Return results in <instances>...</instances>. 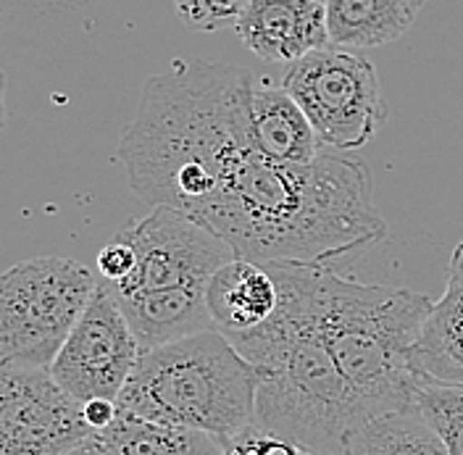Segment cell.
I'll list each match as a JSON object with an SVG mask.
<instances>
[{
  "mask_svg": "<svg viewBox=\"0 0 463 455\" xmlns=\"http://www.w3.org/2000/svg\"><path fill=\"white\" fill-rule=\"evenodd\" d=\"M253 140L263 156L282 164H308L318 156L317 137L308 116L282 85L259 80L250 103Z\"/></svg>",
  "mask_w": 463,
  "mask_h": 455,
  "instance_id": "5bb4252c",
  "label": "cell"
},
{
  "mask_svg": "<svg viewBox=\"0 0 463 455\" xmlns=\"http://www.w3.org/2000/svg\"><path fill=\"white\" fill-rule=\"evenodd\" d=\"M413 403L442 437L448 455H463V387L421 379Z\"/></svg>",
  "mask_w": 463,
  "mask_h": 455,
  "instance_id": "d6986e66",
  "label": "cell"
},
{
  "mask_svg": "<svg viewBox=\"0 0 463 455\" xmlns=\"http://www.w3.org/2000/svg\"><path fill=\"white\" fill-rule=\"evenodd\" d=\"M98 277L80 261L37 256L0 274V364L51 369Z\"/></svg>",
  "mask_w": 463,
  "mask_h": 455,
  "instance_id": "8992f818",
  "label": "cell"
},
{
  "mask_svg": "<svg viewBox=\"0 0 463 455\" xmlns=\"http://www.w3.org/2000/svg\"><path fill=\"white\" fill-rule=\"evenodd\" d=\"M317 3H326V0H317Z\"/></svg>",
  "mask_w": 463,
  "mask_h": 455,
  "instance_id": "83f0119b",
  "label": "cell"
},
{
  "mask_svg": "<svg viewBox=\"0 0 463 455\" xmlns=\"http://www.w3.org/2000/svg\"><path fill=\"white\" fill-rule=\"evenodd\" d=\"M427 0H326L329 40L337 48H382L413 27Z\"/></svg>",
  "mask_w": 463,
  "mask_h": 455,
  "instance_id": "2e32d148",
  "label": "cell"
},
{
  "mask_svg": "<svg viewBox=\"0 0 463 455\" xmlns=\"http://www.w3.org/2000/svg\"><path fill=\"white\" fill-rule=\"evenodd\" d=\"M63 455H109L103 450V445L92 437V440H87L82 445H77V448H71V450H66Z\"/></svg>",
  "mask_w": 463,
  "mask_h": 455,
  "instance_id": "d4e9b609",
  "label": "cell"
},
{
  "mask_svg": "<svg viewBox=\"0 0 463 455\" xmlns=\"http://www.w3.org/2000/svg\"><path fill=\"white\" fill-rule=\"evenodd\" d=\"M135 251V269L109 285L114 298L150 295L166 289H208L211 277L234 258L232 248L211 229L169 205H153L143 219H132L118 234Z\"/></svg>",
  "mask_w": 463,
  "mask_h": 455,
  "instance_id": "ba28073f",
  "label": "cell"
},
{
  "mask_svg": "<svg viewBox=\"0 0 463 455\" xmlns=\"http://www.w3.org/2000/svg\"><path fill=\"white\" fill-rule=\"evenodd\" d=\"M205 303L216 329L224 335H240L274 316L279 306V287L263 263L232 258L211 277Z\"/></svg>",
  "mask_w": 463,
  "mask_h": 455,
  "instance_id": "7c38bea8",
  "label": "cell"
},
{
  "mask_svg": "<svg viewBox=\"0 0 463 455\" xmlns=\"http://www.w3.org/2000/svg\"><path fill=\"white\" fill-rule=\"evenodd\" d=\"M453 256H458L463 261V242H458V245H456V251H453Z\"/></svg>",
  "mask_w": 463,
  "mask_h": 455,
  "instance_id": "4316f807",
  "label": "cell"
},
{
  "mask_svg": "<svg viewBox=\"0 0 463 455\" xmlns=\"http://www.w3.org/2000/svg\"><path fill=\"white\" fill-rule=\"evenodd\" d=\"M0 455H51L34 445L27 442H8V440H0Z\"/></svg>",
  "mask_w": 463,
  "mask_h": 455,
  "instance_id": "cb8c5ba5",
  "label": "cell"
},
{
  "mask_svg": "<svg viewBox=\"0 0 463 455\" xmlns=\"http://www.w3.org/2000/svg\"><path fill=\"white\" fill-rule=\"evenodd\" d=\"M92 437L82 403L66 395L51 371L0 364V440L63 455Z\"/></svg>",
  "mask_w": 463,
  "mask_h": 455,
  "instance_id": "30bf717a",
  "label": "cell"
},
{
  "mask_svg": "<svg viewBox=\"0 0 463 455\" xmlns=\"http://www.w3.org/2000/svg\"><path fill=\"white\" fill-rule=\"evenodd\" d=\"M253 263H326L364 253L387 237L366 164L318 153L282 164L253 147L193 216Z\"/></svg>",
  "mask_w": 463,
  "mask_h": 455,
  "instance_id": "6da1fadb",
  "label": "cell"
},
{
  "mask_svg": "<svg viewBox=\"0 0 463 455\" xmlns=\"http://www.w3.org/2000/svg\"><path fill=\"white\" fill-rule=\"evenodd\" d=\"M248 3L250 0H174L184 24L203 32L234 27Z\"/></svg>",
  "mask_w": 463,
  "mask_h": 455,
  "instance_id": "44dd1931",
  "label": "cell"
},
{
  "mask_svg": "<svg viewBox=\"0 0 463 455\" xmlns=\"http://www.w3.org/2000/svg\"><path fill=\"white\" fill-rule=\"evenodd\" d=\"M279 287V306L250 332L227 335L259 374L253 424L308 445L345 455L358 416L318 324L321 266L303 261L263 263Z\"/></svg>",
  "mask_w": 463,
  "mask_h": 455,
  "instance_id": "3957f363",
  "label": "cell"
},
{
  "mask_svg": "<svg viewBox=\"0 0 463 455\" xmlns=\"http://www.w3.org/2000/svg\"><path fill=\"white\" fill-rule=\"evenodd\" d=\"M224 455H324L277 431L250 424L224 445Z\"/></svg>",
  "mask_w": 463,
  "mask_h": 455,
  "instance_id": "ffe728a7",
  "label": "cell"
},
{
  "mask_svg": "<svg viewBox=\"0 0 463 455\" xmlns=\"http://www.w3.org/2000/svg\"><path fill=\"white\" fill-rule=\"evenodd\" d=\"M137 355L140 342L114 292L100 280L48 371L58 387L77 403L116 400L137 364Z\"/></svg>",
  "mask_w": 463,
  "mask_h": 455,
  "instance_id": "9c48e42d",
  "label": "cell"
},
{
  "mask_svg": "<svg viewBox=\"0 0 463 455\" xmlns=\"http://www.w3.org/2000/svg\"><path fill=\"white\" fill-rule=\"evenodd\" d=\"M411 364L419 379L463 387V261L450 256L442 298L432 303Z\"/></svg>",
  "mask_w": 463,
  "mask_h": 455,
  "instance_id": "4fadbf2b",
  "label": "cell"
},
{
  "mask_svg": "<svg viewBox=\"0 0 463 455\" xmlns=\"http://www.w3.org/2000/svg\"><path fill=\"white\" fill-rule=\"evenodd\" d=\"M240 43L266 63H295L326 48V8L317 0H250L237 19Z\"/></svg>",
  "mask_w": 463,
  "mask_h": 455,
  "instance_id": "8fae6325",
  "label": "cell"
},
{
  "mask_svg": "<svg viewBox=\"0 0 463 455\" xmlns=\"http://www.w3.org/2000/svg\"><path fill=\"white\" fill-rule=\"evenodd\" d=\"M95 440L109 455H224V442L208 431L158 424L124 411Z\"/></svg>",
  "mask_w": 463,
  "mask_h": 455,
  "instance_id": "e0dca14e",
  "label": "cell"
},
{
  "mask_svg": "<svg viewBox=\"0 0 463 455\" xmlns=\"http://www.w3.org/2000/svg\"><path fill=\"white\" fill-rule=\"evenodd\" d=\"M135 261L137 258H135V251L129 248V242L116 237L109 245H103L100 253H98V274H100L103 282L116 285V282H121L124 277L132 274Z\"/></svg>",
  "mask_w": 463,
  "mask_h": 455,
  "instance_id": "7402d4cb",
  "label": "cell"
},
{
  "mask_svg": "<svg viewBox=\"0 0 463 455\" xmlns=\"http://www.w3.org/2000/svg\"><path fill=\"white\" fill-rule=\"evenodd\" d=\"M116 300L140 342V350L213 329L208 303H205V289H198V287L132 295V298H116Z\"/></svg>",
  "mask_w": 463,
  "mask_h": 455,
  "instance_id": "9a60e30c",
  "label": "cell"
},
{
  "mask_svg": "<svg viewBox=\"0 0 463 455\" xmlns=\"http://www.w3.org/2000/svg\"><path fill=\"white\" fill-rule=\"evenodd\" d=\"M345 455H448V448L413 403L358 424Z\"/></svg>",
  "mask_w": 463,
  "mask_h": 455,
  "instance_id": "ac0fdd59",
  "label": "cell"
},
{
  "mask_svg": "<svg viewBox=\"0 0 463 455\" xmlns=\"http://www.w3.org/2000/svg\"><path fill=\"white\" fill-rule=\"evenodd\" d=\"M256 82L250 69L205 58L172 61L153 74L118 140L132 193L195 216L224 174L259 147L250 121Z\"/></svg>",
  "mask_w": 463,
  "mask_h": 455,
  "instance_id": "7a4b0ae2",
  "label": "cell"
},
{
  "mask_svg": "<svg viewBox=\"0 0 463 455\" xmlns=\"http://www.w3.org/2000/svg\"><path fill=\"white\" fill-rule=\"evenodd\" d=\"M5 118H8V111H5V74L0 69V132L5 127Z\"/></svg>",
  "mask_w": 463,
  "mask_h": 455,
  "instance_id": "484cf974",
  "label": "cell"
},
{
  "mask_svg": "<svg viewBox=\"0 0 463 455\" xmlns=\"http://www.w3.org/2000/svg\"><path fill=\"white\" fill-rule=\"evenodd\" d=\"M282 87L308 116L321 145L358 150L387 118L374 63L347 48H318L289 63Z\"/></svg>",
  "mask_w": 463,
  "mask_h": 455,
  "instance_id": "52a82bcc",
  "label": "cell"
},
{
  "mask_svg": "<svg viewBox=\"0 0 463 455\" xmlns=\"http://www.w3.org/2000/svg\"><path fill=\"white\" fill-rule=\"evenodd\" d=\"M259 374L222 329L140 350L118 411L147 422L198 429L224 445L256 419Z\"/></svg>",
  "mask_w": 463,
  "mask_h": 455,
  "instance_id": "5b68a950",
  "label": "cell"
},
{
  "mask_svg": "<svg viewBox=\"0 0 463 455\" xmlns=\"http://www.w3.org/2000/svg\"><path fill=\"white\" fill-rule=\"evenodd\" d=\"M82 411H85L87 424L92 427L95 434H98V431H103L106 427H111V424H114L116 413H118L116 400H103V398L82 403Z\"/></svg>",
  "mask_w": 463,
  "mask_h": 455,
  "instance_id": "603a6c76",
  "label": "cell"
},
{
  "mask_svg": "<svg viewBox=\"0 0 463 455\" xmlns=\"http://www.w3.org/2000/svg\"><path fill=\"white\" fill-rule=\"evenodd\" d=\"M432 311L424 292L366 285L321 266L318 324L347 384L358 424L413 405V345Z\"/></svg>",
  "mask_w": 463,
  "mask_h": 455,
  "instance_id": "277c9868",
  "label": "cell"
}]
</instances>
